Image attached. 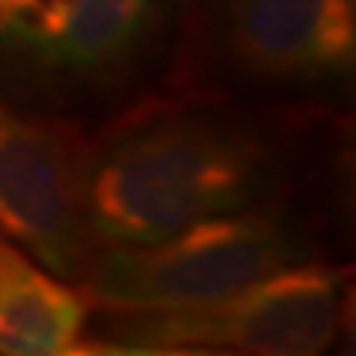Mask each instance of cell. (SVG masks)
Masks as SVG:
<instances>
[{"label":"cell","instance_id":"cell-2","mask_svg":"<svg viewBox=\"0 0 356 356\" xmlns=\"http://www.w3.org/2000/svg\"><path fill=\"white\" fill-rule=\"evenodd\" d=\"M107 315L122 350L312 356L339 336L344 276L324 264H285L205 303Z\"/></svg>","mask_w":356,"mask_h":356},{"label":"cell","instance_id":"cell-1","mask_svg":"<svg viewBox=\"0 0 356 356\" xmlns=\"http://www.w3.org/2000/svg\"><path fill=\"white\" fill-rule=\"evenodd\" d=\"M264 152L196 116L131 119L89 149L86 229L98 247L149 243L191 222L243 208L261 187Z\"/></svg>","mask_w":356,"mask_h":356},{"label":"cell","instance_id":"cell-6","mask_svg":"<svg viewBox=\"0 0 356 356\" xmlns=\"http://www.w3.org/2000/svg\"><path fill=\"white\" fill-rule=\"evenodd\" d=\"M149 0H18L0 24L36 60L63 69H102L131 48Z\"/></svg>","mask_w":356,"mask_h":356},{"label":"cell","instance_id":"cell-4","mask_svg":"<svg viewBox=\"0 0 356 356\" xmlns=\"http://www.w3.org/2000/svg\"><path fill=\"white\" fill-rule=\"evenodd\" d=\"M89 146L72 125L24 116L0 102V235L54 276H81Z\"/></svg>","mask_w":356,"mask_h":356},{"label":"cell","instance_id":"cell-8","mask_svg":"<svg viewBox=\"0 0 356 356\" xmlns=\"http://www.w3.org/2000/svg\"><path fill=\"white\" fill-rule=\"evenodd\" d=\"M15 3H18V0H0V24H3L6 15L13 13V6H15Z\"/></svg>","mask_w":356,"mask_h":356},{"label":"cell","instance_id":"cell-7","mask_svg":"<svg viewBox=\"0 0 356 356\" xmlns=\"http://www.w3.org/2000/svg\"><path fill=\"white\" fill-rule=\"evenodd\" d=\"M86 300L0 235V356L81 353Z\"/></svg>","mask_w":356,"mask_h":356},{"label":"cell","instance_id":"cell-3","mask_svg":"<svg viewBox=\"0 0 356 356\" xmlns=\"http://www.w3.org/2000/svg\"><path fill=\"white\" fill-rule=\"evenodd\" d=\"M291 259L282 222L235 208L149 243L98 247L77 280L86 303L104 312H154L232 294Z\"/></svg>","mask_w":356,"mask_h":356},{"label":"cell","instance_id":"cell-5","mask_svg":"<svg viewBox=\"0 0 356 356\" xmlns=\"http://www.w3.org/2000/svg\"><path fill=\"white\" fill-rule=\"evenodd\" d=\"M226 39L252 74H336L356 57V0H226Z\"/></svg>","mask_w":356,"mask_h":356}]
</instances>
